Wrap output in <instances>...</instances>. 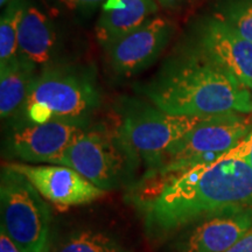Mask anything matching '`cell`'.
<instances>
[{
    "label": "cell",
    "mask_w": 252,
    "mask_h": 252,
    "mask_svg": "<svg viewBox=\"0 0 252 252\" xmlns=\"http://www.w3.org/2000/svg\"><path fill=\"white\" fill-rule=\"evenodd\" d=\"M248 137L210 162L190 167L149 182L134 206L145 231L161 239L219 214L252 207V166Z\"/></svg>",
    "instance_id": "obj_1"
},
{
    "label": "cell",
    "mask_w": 252,
    "mask_h": 252,
    "mask_svg": "<svg viewBox=\"0 0 252 252\" xmlns=\"http://www.w3.org/2000/svg\"><path fill=\"white\" fill-rule=\"evenodd\" d=\"M139 93L162 111L207 117L252 112V94L194 46L169 56Z\"/></svg>",
    "instance_id": "obj_2"
},
{
    "label": "cell",
    "mask_w": 252,
    "mask_h": 252,
    "mask_svg": "<svg viewBox=\"0 0 252 252\" xmlns=\"http://www.w3.org/2000/svg\"><path fill=\"white\" fill-rule=\"evenodd\" d=\"M99 104L98 84L89 69L53 64L36 74L14 118L15 123L59 121L89 125Z\"/></svg>",
    "instance_id": "obj_3"
},
{
    "label": "cell",
    "mask_w": 252,
    "mask_h": 252,
    "mask_svg": "<svg viewBox=\"0 0 252 252\" xmlns=\"http://www.w3.org/2000/svg\"><path fill=\"white\" fill-rule=\"evenodd\" d=\"M202 117L167 113L152 103L124 97L117 105L116 131L147 171L161 162L169 147L190 131Z\"/></svg>",
    "instance_id": "obj_4"
},
{
    "label": "cell",
    "mask_w": 252,
    "mask_h": 252,
    "mask_svg": "<svg viewBox=\"0 0 252 252\" xmlns=\"http://www.w3.org/2000/svg\"><path fill=\"white\" fill-rule=\"evenodd\" d=\"M139 163L115 126L96 124L87 126L55 165L70 167L96 187L109 191L131 184Z\"/></svg>",
    "instance_id": "obj_5"
},
{
    "label": "cell",
    "mask_w": 252,
    "mask_h": 252,
    "mask_svg": "<svg viewBox=\"0 0 252 252\" xmlns=\"http://www.w3.org/2000/svg\"><path fill=\"white\" fill-rule=\"evenodd\" d=\"M45 200L24 175L2 166L0 229L21 252H50L53 219Z\"/></svg>",
    "instance_id": "obj_6"
},
{
    "label": "cell",
    "mask_w": 252,
    "mask_h": 252,
    "mask_svg": "<svg viewBox=\"0 0 252 252\" xmlns=\"http://www.w3.org/2000/svg\"><path fill=\"white\" fill-rule=\"evenodd\" d=\"M250 132V123L241 113L202 117L190 131L169 147L160 165L153 171H147L143 180L161 178L214 161L237 146Z\"/></svg>",
    "instance_id": "obj_7"
},
{
    "label": "cell",
    "mask_w": 252,
    "mask_h": 252,
    "mask_svg": "<svg viewBox=\"0 0 252 252\" xmlns=\"http://www.w3.org/2000/svg\"><path fill=\"white\" fill-rule=\"evenodd\" d=\"M87 126L59 121L15 123L6 138V152L25 163L55 165Z\"/></svg>",
    "instance_id": "obj_8"
},
{
    "label": "cell",
    "mask_w": 252,
    "mask_h": 252,
    "mask_svg": "<svg viewBox=\"0 0 252 252\" xmlns=\"http://www.w3.org/2000/svg\"><path fill=\"white\" fill-rule=\"evenodd\" d=\"M174 26L168 19L154 17L106 49L109 64L119 77H131L152 65L171 41Z\"/></svg>",
    "instance_id": "obj_9"
},
{
    "label": "cell",
    "mask_w": 252,
    "mask_h": 252,
    "mask_svg": "<svg viewBox=\"0 0 252 252\" xmlns=\"http://www.w3.org/2000/svg\"><path fill=\"white\" fill-rule=\"evenodd\" d=\"M5 166L24 175L47 201L56 206H82L98 200L106 193L67 166L25 162H8Z\"/></svg>",
    "instance_id": "obj_10"
},
{
    "label": "cell",
    "mask_w": 252,
    "mask_h": 252,
    "mask_svg": "<svg viewBox=\"0 0 252 252\" xmlns=\"http://www.w3.org/2000/svg\"><path fill=\"white\" fill-rule=\"evenodd\" d=\"M220 68L252 90V42L216 17L197 28L193 45Z\"/></svg>",
    "instance_id": "obj_11"
},
{
    "label": "cell",
    "mask_w": 252,
    "mask_h": 252,
    "mask_svg": "<svg viewBox=\"0 0 252 252\" xmlns=\"http://www.w3.org/2000/svg\"><path fill=\"white\" fill-rule=\"evenodd\" d=\"M252 226V207L194 223L179 236L174 252H225Z\"/></svg>",
    "instance_id": "obj_12"
},
{
    "label": "cell",
    "mask_w": 252,
    "mask_h": 252,
    "mask_svg": "<svg viewBox=\"0 0 252 252\" xmlns=\"http://www.w3.org/2000/svg\"><path fill=\"white\" fill-rule=\"evenodd\" d=\"M58 34L48 15L33 4L26 5L18 35V56L41 70L54 64Z\"/></svg>",
    "instance_id": "obj_13"
},
{
    "label": "cell",
    "mask_w": 252,
    "mask_h": 252,
    "mask_svg": "<svg viewBox=\"0 0 252 252\" xmlns=\"http://www.w3.org/2000/svg\"><path fill=\"white\" fill-rule=\"evenodd\" d=\"M157 12V0H106L96 24V39L108 49L152 19Z\"/></svg>",
    "instance_id": "obj_14"
},
{
    "label": "cell",
    "mask_w": 252,
    "mask_h": 252,
    "mask_svg": "<svg viewBox=\"0 0 252 252\" xmlns=\"http://www.w3.org/2000/svg\"><path fill=\"white\" fill-rule=\"evenodd\" d=\"M35 76L36 68L19 56L0 67L1 119L14 117L20 111Z\"/></svg>",
    "instance_id": "obj_15"
},
{
    "label": "cell",
    "mask_w": 252,
    "mask_h": 252,
    "mask_svg": "<svg viewBox=\"0 0 252 252\" xmlns=\"http://www.w3.org/2000/svg\"><path fill=\"white\" fill-rule=\"evenodd\" d=\"M27 1L12 0L0 19V67L18 56L19 27Z\"/></svg>",
    "instance_id": "obj_16"
},
{
    "label": "cell",
    "mask_w": 252,
    "mask_h": 252,
    "mask_svg": "<svg viewBox=\"0 0 252 252\" xmlns=\"http://www.w3.org/2000/svg\"><path fill=\"white\" fill-rule=\"evenodd\" d=\"M56 252H125L116 239L103 231L80 230L65 238Z\"/></svg>",
    "instance_id": "obj_17"
},
{
    "label": "cell",
    "mask_w": 252,
    "mask_h": 252,
    "mask_svg": "<svg viewBox=\"0 0 252 252\" xmlns=\"http://www.w3.org/2000/svg\"><path fill=\"white\" fill-rule=\"evenodd\" d=\"M215 17L252 42V0H219Z\"/></svg>",
    "instance_id": "obj_18"
},
{
    "label": "cell",
    "mask_w": 252,
    "mask_h": 252,
    "mask_svg": "<svg viewBox=\"0 0 252 252\" xmlns=\"http://www.w3.org/2000/svg\"><path fill=\"white\" fill-rule=\"evenodd\" d=\"M225 252H252V226Z\"/></svg>",
    "instance_id": "obj_19"
},
{
    "label": "cell",
    "mask_w": 252,
    "mask_h": 252,
    "mask_svg": "<svg viewBox=\"0 0 252 252\" xmlns=\"http://www.w3.org/2000/svg\"><path fill=\"white\" fill-rule=\"evenodd\" d=\"M68 9L90 8L98 4H104L106 0H59Z\"/></svg>",
    "instance_id": "obj_20"
},
{
    "label": "cell",
    "mask_w": 252,
    "mask_h": 252,
    "mask_svg": "<svg viewBox=\"0 0 252 252\" xmlns=\"http://www.w3.org/2000/svg\"><path fill=\"white\" fill-rule=\"evenodd\" d=\"M0 252H21L2 229H0Z\"/></svg>",
    "instance_id": "obj_21"
},
{
    "label": "cell",
    "mask_w": 252,
    "mask_h": 252,
    "mask_svg": "<svg viewBox=\"0 0 252 252\" xmlns=\"http://www.w3.org/2000/svg\"><path fill=\"white\" fill-rule=\"evenodd\" d=\"M190 0H157V2L159 5H161L162 7L175 9L179 7H182L185 4H187Z\"/></svg>",
    "instance_id": "obj_22"
},
{
    "label": "cell",
    "mask_w": 252,
    "mask_h": 252,
    "mask_svg": "<svg viewBox=\"0 0 252 252\" xmlns=\"http://www.w3.org/2000/svg\"><path fill=\"white\" fill-rule=\"evenodd\" d=\"M248 140H249V149H248V158L249 161H250L251 166H252V131L250 132V134L248 135Z\"/></svg>",
    "instance_id": "obj_23"
},
{
    "label": "cell",
    "mask_w": 252,
    "mask_h": 252,
    "mask_svg": "<svg viewBox=\"0 0 252 252\" xmlns=\"http://www.w3.org/2000/svg\"><path fill=\"white\" fill-rule=\"evenodd\" d=\"M9 1H12V0H0V6H1V7H6V5H7Z\"/></svg>",
    "instance_id": "obj_24"
}]
</instances>
